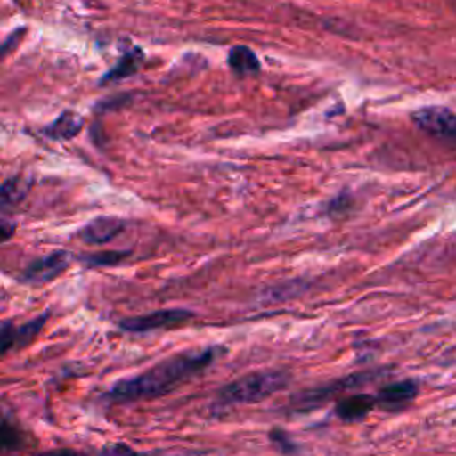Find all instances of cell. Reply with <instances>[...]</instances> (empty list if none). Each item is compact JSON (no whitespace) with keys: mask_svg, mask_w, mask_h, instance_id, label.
Here are the masks:
<instances>
[{"mask_svg":"<svg viewBox=\"0 0 456 456\" xmlns=\"http://www.w3.org/2000/svg\"><path fill=\"white\" fill-rule=\"evenodd\" d=\"M224 351L226 347L223 346H205L176 353L157 362L153 367L142 370L141 374L112 383L103 397L114 403H128L166 395L178 388L182 383L201 374Z\"/></svg>","mask_w":456,"mask_h":456,"instance_id":"1","label":"cell"},{"mask_svg":"<svg viewBox=\"0 0 456 456\" xmlns=\"http://www.w3.org/2000/svg\"><path fill=\"white\" fill-rule=\"evenodd\" d=\"M290 374L287 370H255L244 374L230 383H226L216 395V404L237 406V404H251L264 401L280 390H283L290 383Z\"/></svg>","mask_w":456,"mask_h":456,"instance_id":"2","label":"cell"},{"mask_svg":"<svg viewBox=\"0 0 456 456\" xmlns=\"http://www.w3.org/2000/svg\"><path fill=\"white\" fill-rule=\"evenodd\" d=\"M383 374H385L383 370L354 372V374H349V376H346V378H340V379H335V381H331V383H326V385H322V387L310 388V390H305V392L296 394V395L292 397V404L296 406V410L306 411V410H312V408L321 406V404L326 403L333 394L354 390V388H358V387L367 385L369 381L378 379V378L383 376Z\"/></svg>","mask_w":456,"mask_h":456,"instance_id":"3","label":"cell"},{"mask_svg":"<svg viewBox=\"0 0 456 456\" xmlns=\"http://www.w3.org/2000/svg\"><path fill=\"white\" fill-rule=\"evenodd\" d=\"M192 317H194V312L185 308H160L150 314L125 317L118 322V326L130 333H146V331L182 326L189 322Z\"/></svg>","mask_w":456,"mask_h":456,"instance_id":"4","label":"cell"},{"mask_svg":"<svg viewBox=\"0 0 456 456\" xmlns=\"http://www.w3.org/2000/svg\"><path fill=\"white\" fill-rule=\"evenodd\" d=\"M413 123L431 137L456 144V114L445 107H424L411 114Z\"/></svg>","mask_w":456,"mask_h":456,"instance_id":"5","label":"cell"},{"mask_svg":"<svg viewBox=\"0 0 456 456\" xmlns=\"http://www.w3.org/2000/svg\"><path fill=\"white\" fill-rule=\"evenodd\" d=\"M50 314L45 312L41 315H36L34 319L14 326L11 319H5L0 324V342H2V354L5 356L11 349H21L28 346L45 328Z\"/></svg>","mask_w":456,"mask_h":456,"instance_id":"6","label":"cell"},{"mask_svg":"<svg viewBox=\"0 0 456 456\" xmlns=\"http://www.w3.org/2000/svg\"><path fill=\"white\" fill-rule=\"evenodd\" d=\"M69 265V255L66 251H53L30 262L21 273V281L30 285H41L61 276Z\"/></svg>","mask_w":456,"mask_h":456,"instance_id":"7","label":"cell"},{"mask_svg":"<svg viewBox=\"0 0 456 456\" xmlns=\"http://www.w3.org/2000/svg\"><path fill=\"white\" fill-rule=\"evenodd\" d=\"M419 394V385L413 379H401L390 385H385L376 394L378 406L385 410H399L411 403Z\"/></svg>","mask_w":456,"mask_h":456,"instance_id":"8","label":"cell"},{"mask_svg":"<svg viewBox=\"0 0 456 456\" xmlns=\"http://www.w3.org/2000/svg\"><path fill=\"white\" fill-rule=\"evenodd\" d=\"M125 228V221L114 216H100L89 221L82 230H80V239L86 244L91 246H100L109 240H112L116 235H119Z\"/></svg>","mask_w":456,"mask_h":456,"instance_id":"9","label":"cell"},{"mask_svg":"<svg viewBox=\"0 0 456 456\" xmlns=\"http://www.w3.org/2000/svg\"><path fill=\"white\" fill-rule=\"evenodd\" d=\"M376 395L370 394H353L347 397H338L335 403V415L344 422H358L365 419L376 406Z\"/></svg>","mask_w":456,"mask_h":456,"instance_id":"10","label":"cell"},{"mask_svg":"<svg viewBox=\"0 0 456 456\" xmlns=\"http://www.w3.org/2000/svg\"><path fill=\"white\" fill-rule=\"evenodd\" d=\"M82 125L84 119L78 114L66 110L55 121H52L43 132L52 139H71L82 130Z\"/></svg>","mask_w":456,"mask_h":456,"instance_id":"11","label":"cell"},{"mask_svg":"<svg viewBox=\"0 0 456 456\" xmlns=\"http://www.w3.org/2000/svg\"><path fill=\"white\" fill-rule=\"evenodd\" d=\"M228 66L237 75H255L260 71V61L248 46H233L228 53Z\"/></svg>","mask_w":456,"mask_h":456,"instance_id":"12","label":"cell"},{"mask_svg":"<svg viewBox=\"0 0 456 456\" xmlns=\"http://www.w3.org/2000/svg\"><path fill=\"white\" fill-rule=\"evenodd\" d=\"M142 59H144V53H142L141 48L135 46V48H132V50H126V52L123 53V57L118 61V64H116L109 73H105L102 84H109V82L121 80V78H125V77L134 75V73L139 69Z\"/></svg>","mask_w":456,"mask_h":456,"instance_id":"13","label":"cell"},{"mask_svg":"<svg viewBox=\"0 0 456 456\" xmlns=\"http://www.w3.org/2000/svg\"><path fill=\"white\" fill-rule=\"evenodd\" d=\"M30 187H32V178H27V176H21V175L9 176V178L2 183V189H0V201H2V207L18 205V203L27 196V192L30 191Z\"/></svg>","mask_w":456,"mask_h":456,"instance_id":"14","label":"cell"},{"mask_svg":"<svg viewBox=\"0 0 456 456\" xmlns=\"http://www.w3.org/2000/svg\"><path fill=\"white\" fill-rule=\"evenodd\" d=\"M0 442L4 451H16L23 447V435L18 429V426H14L7 415H4L2 419V428H0Z\"/></svg>","mask_w":456,"mask_h":456,"instance_id":"15","label":"cell"},{"mask_svg":"<svg viewBox=\"0 0 456 456\" xmlns=\"http://www.w3.org/2000/svg\"><path fill=\"white\" fill-rule=\"evenodd\" d=\"M269 440L274 445V449L285 456H296L299 452V445L281 428H273L269 431Z\"/></svg>","mask_w":456,"mask_h":456,"instance_id":"16","label":"cell"},{"mask_svg":"<svg viewBox=\"0 0 456 456\" xmlns=\"http://www.w3.org/2000/svg\"><path fill=\"white\" fill-rule=\"evenodd\" d=\"M128 255H130V251H98V253L82 256V260L89 267H103V265H116Z\"/></svg>","mask_w":456,"mask_h":456,"instance_id":"17","label":"cell"},{"mask_svg":"<svg viewBox=\"0 0 456 456\" xmlns=\"http://www.w3.org/2000/svg\"><path fill=\"white\" fill-rule=\"evenodd\" d=\"M98 456H142L125 442H112L100 449Z\"/></svg>","mask_w":456,"mask_h":456,"instance_id":"18","label":"cell"},{"mask_svg":"<svg viewBox=\"0 0 456 456\" xmlns=\"http://www.w3.org/2000/svg\"><path fill=\"white\" fill-rule=\"evenodd\" d=\"M36 456H86V454L77 449H71V447H59V449H50V451L39 452Z\"/></svg>","mask_w":456,"mask_h":456,"instance_id":"19","label":"cell"}]
</instances>
